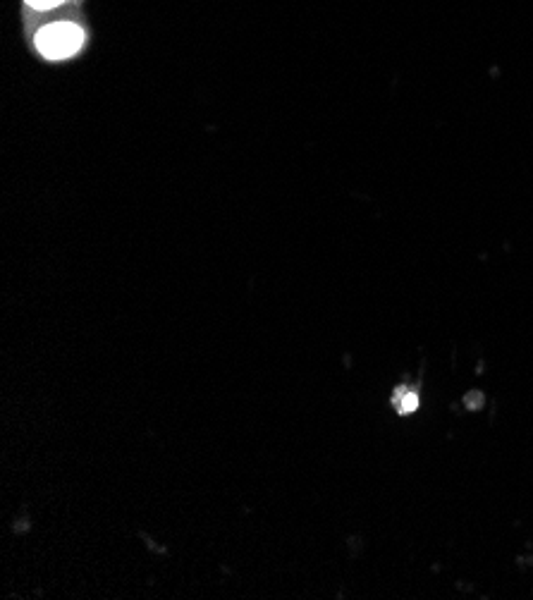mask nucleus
Here are the masks:
<instances>
[{"instance_id":"f03ea898","label":"nucleus","mask_w":533,"mask_h":600,"mask_svg":"<svg viewBox=\"0 0 533 600\" xmlns=\"http://www.w3.org/2000/svg\"><path fill=\"white\" fill-rule=\"evenodd\" d=\"M395 407L400 414H412L419 407V395L409 393V390H400V395H395Z\"/></svg>"},{"instance_id":"7ed1b4c3","label":"nucleus","mask_w":533,"mask_h":600,"mask_svg":"<svg viewBox=\"0 0 533 600\" xmlns=\"http://www.w3.org/2000/svg\"><path fill=\"white\" fill-rule=\"evenodd\" d=\"M60 3H65V0H27L29 8H34V10H53L55 5H60Z\"/></svg>"},{"instance_id":"f257e3e1","label":"nucleus","mask_w":533,"mask_h":600,"mask_svg":"<svg viewBox=\"0 0 533 600\" xmlns=\"http://www.w3.org/2000/svg\"><path fill=\"white\" fill-rule=\"evenodd\" d=\"M84 29L75 22H53L36 34V51L46 60H65L72 58L79 48L84 46Z\"/></svg>"}]
</instances>
